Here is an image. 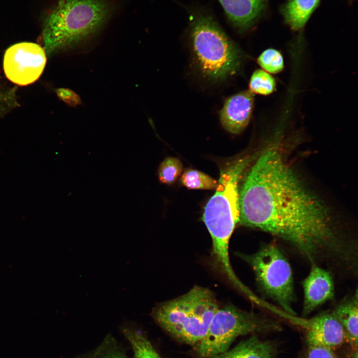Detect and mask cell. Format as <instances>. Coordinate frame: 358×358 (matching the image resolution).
Instances as JSON below:
<instances>
[{
    "label": "cell",
    "mask_w": 358,
    "mask_h": 358,
    "mask_svg": "<svg viewBox=\"0 0 358 358\" xmlns=\"http://www.w3.org/2000/svg\"><path fill=\"white\" fill-rule=\"evenodd\" d=\"M279 138L255 159L239 189V222L282 239L311 264L345 268L356 243L340 233L328 211L285 159Z\"/></svg>",
    "instance_id": "cell-1"
},
{
    "label": "cell",
    "mask_w": 358,
    "mask_h": 358,
    "mask_svg": "<svg viewBox=\"0 0 358 358\" xmlns=\"http://www.w3.org/2000/svg\"><path fill=\"white\" fill-rule=\"evenodd\" d=\"M258 156H240L220 169L217 186L204 208L202 220L211 237L215 266L227 277L234 274L229 257L230 239L240 219L239 182Z\"/></svg>",
    "instance_id": "cell-2"
},
{
    "label": "cell",
    "mask_w": 358,
    "mask_h": 358,
    "mask_svg": "<svg viewBox=\"0 0 358 358\" xmlns=\"http://www.w3.org/2000/svg\"><path fill=\"white\" fill-rule=\"evenodd\" d=\"M116 9L113 0H59L44 19L47 54L77 46L98 33Z\"/></svg>",
    "instance_id": "cell-3"
},
{
    "label": "cell",
    "mask_w": 358,
    "mask_h": 358,
    "mask_svg": "<svg viewBox=\"0 0 358 358\" xmlns=\"http://www.w3.org/2000/svg\"><path fill=\"white\" fill-rule=\"evenodd\" d=\"M218 308L210 290L195 286L178 298L157 304L151 316L172 336L195 346L205 336Z\"/></svg>",
    "instance_id": "cell-4"
},
{
    "label": "cell",
    "mask_w": 358,
    "mask_h": 358,
    "mask_svg": "<svg viewBox=\"0 0 358 358\" xmlns=\"http://www.w3.org/2000/svg\"><path fill=\"white\" fill-rule=\"evenodd\" d=\"M189 20L191 46L202 74L213 81L235 75L241 64L242 53L213 17L196 12Z\"/></svg>",
    "instance_id": "cell-5"
},
{
    "label": "cell",
    "mask_w": 358,
    "mask_h": 358,
    "mask_svg": "<svg viewBox=\"0 0 358 358\" xmlns=\"http://www.w3.org/2000/svg\"><path fill=\"white\" fill-rule=\"evenodd\" d=\"M281 330L280 323L266 315L232 306L219 307L205 336L195 347L200 358H211L229 350L240 336Z\"/></svg>",
    "instance_id": "cell-6"
},
{
    "label": "cell",
    "mask_w": 358,
    "mask_h": 358,
    "mask_svg": "<svg viewBox=\"0 0 358 358\" xmlns=\"http://www.w3.org/2000/svg\"><path fill=\"white\" fill-rule=\"evenodd\" d=\"M253 268L260 290L276 302L288 314L296 315L291 267L282 252L274 244L263 245L255 253L239 254Z\"/></svg>",
    "instance_id": "cell-7"
},
{
    "label": "cell",
    "mask_w": 358,
    "mask_h": 358,
    "mask_svg": "<svg viewBox=\"0 0 358 358\" xmlns=\"http://www.w3.org/2000/svg\"><path fill=\"white\" fill-rule=\"evenodd\" d=\"M46 63L44 49L35 43L23 42L15 44L6 50L3 65L7 79L23 86L38 79Z\"/></svg>",
    "instance_id": "cell-8"
},
{
    "label": "cell",
    "mask_w": 358,
    "mask_h": 358,
    "mask_svg": "<svg viewBox=\"0 0 358 358\" xmlns=\"http://www.w3.org/2000/svg\"><path fill=\"white\" fill-rule=\"evenodd\" d=\"M294 324L305 330L307 345L334 350L346 340L343 329L332 311H326L310 319L298 317Z\"/></svg>",
    "instance_id": "cell-9"
},
{
    "label": "cell",
    "mask_w": 358,
    "mask_h": 358,
    "mask_svg": "<svg viewBox=\"0 0 358 358\" xmlns=\"http://www.w3.org/2000/svg\"><path fill=\"white\" fill-rule=\"evenodd\" d=\"M304 301L302 315L307 316L316 308L334 296V284L330 272L316 264H311L310 272L302 282Z\"/></svg>",
    "instance_id": "cell-10"
},
{
    "label": "cell",
    "mask_w": 358,
    "mask_h": 358,
    "mask_svg": "<svg viewBox=\"0 0 358 358\" xmlns=\"http://www.w3.org/2000/svg\"><path fill=\"white\" fill-rule=\"evenodd\" d=\"M254 95L245 90L228 97L220 111L223 128L232 134L242 132L248 126L253 112Z\"/></svg>",
    "instance_id": "cell-11"
},
{
    "label": "cell",
    "mask_w": 358,
    "mask_h": 358,
    "mask_svg": "<svg viewBox=\"0 0 358 358\" xmlns=\"http://www.w3.org/2000/svg\"><path fill=\"white\" fill-rule=\"evenodd\" d=\"M218 0L232 25L240 31H244L258 19L268 0Z\"/></svg>",
    "instance_id": "cell-12"
},
{
    "label": "cell",
    "mask_w": 358,
    "mask_h": 358,
    "mask_svg": "<svg viewBox=\"0 0 358 358\" xmlns=\"http://www.w3.org/2000/svg\"><path fill=\"white\" fill-rule=\"evenodd\" d=\"M276 345L253 335L232 348L211 358H275Z\"/></svg>",
    "instance_id": "cell-13"
},
{
    "label": "cell",
    "mask_w": 358,
    "mask_h": 358,
    "mask_svg": "<svg viewBox=\"0 0 358 358\" xmlns=\"http://www.w3.org/2000/svg\"><path fill=\"white\" fill-rule=\"evenodd\" d=\"M358 291L345 298L332 311L340 323L345 340L353 349H358Z\"/></svg>",
    "instance_id": "cell-14"
},
{
    "label": "cell",
    "mask_w": 358,
    "mask_h": 358,
    "mask_svg": "<svg viewBox=\"0 0 358 358\" xmlns=\"http://www.w3.org/2000/svg\"><path fill=\"white\" fill-rule=\"evenodd\" d=\"M320 0H288L282 8L285 22L291 29H302L319 5Z\"/></svg>",
    "instance_id": "cell-15"
},
{
    "label": "cell",
    "mask_w": 358,
    "mask_h": 358,
    "mask_svg": "<svg viewBox=\"0 0 358 358\" xmlns=\"http://www.w3.org/2000/svg\"><path fill=\"white\" fill-rule=\"evenodd\" d=\"M132 348L134 358H162L146 336L139 330L128 326L123 329Z\"/></svg>",
    "instance_id": "cell-16"
},
{
    "label": "cell",
    "mask_w": 358,
    "mask_h": 358,
    "mask_svg": "<svg viewBox=\"0 0 358 358\" xmlns=\"http://www.w3.org/2000/svg\"><path fill=\"white\" fill-rule=\"evenodd\" d=\"M181 184L191 189H214L217 186V181L210 176L196 170H186L180 178Z\"/></svg>",
    "instance_id": "cell-17"
},
{
    "label": "cell",
    "mask_w": 358,
    "mask_h": 358,
    "mask_svg": "<svg viewBox=\"0 0 358 358\" xmlns=\"http://www.w3.org/2000/svg\"><path fill=\"white\" fill-rule=\"evenodd\" d=\"M183 169L181 162L173 157L165 158L160 164L158 176L160 182L171 185L181 175Z\"/></svg>",
    "instance_id": "cell-18"
},
{
    "label": "cell",
    "mask_w": 358,
    "mask_h": 358,
    "mask_svg": "<svg viewBox=\"0 0 358 358\" xmlns=\"http://www.w3.org/2000/svg\"><path fill=\"white\" fill-rule=\"evenodd\" d=\"M249 87L250 91L252 93L267 95L274 91L276 83L269 74L263 70L258 69L252 74Z\"/></svg>",
    "instance_id": "cell-19"
},
{
    "label": "cell",
    "mask_w": 358,
    "mask_h": 358,
    "mask_svg": "<svg viewBox=\"0 0 358 358\" xmlns=\"http://www.w3.org/2000/svg\"><path fill=\"white\" fill-rule=\"evenodd\" d=\"M259 65L267 72L277 74L281 72L284 67L283 57L279 51L269 48L264 52L258 58Z\"/></svg>",
    "instance_id": "cell-20"
},
{
    "label": "cell",
    "mask_w": 358,
    "mask_h": 358,
    "mask_svg": "<svg viewBox=\"0 0 358 358\" xmlns=\"http://www.w3.org/2000/svg\"><path fill=\"white\" fill-rule=\"evenodd\" d=\"M303 358H338L333 350L318 346L307 345Z\"/></svg>",
    "instance_id": "cell-21"
},
{
    "label": "cell",
    "mask_w": 358,
    "mask_h": 358,
    "mask_svg": "<svg viewBox=\"0 0 358 358\" xmlns=\"http://www.w3.org/2000/svg\"><path fill=\"white\" fill-rule=\"evenodd\" d=\"M56 91L59 98L71 107H76L82 103L79 95L69 89L59 88Z\"/></svg>",
    "instance_id": "cell-22"
},
{
    "label": "cell",
    "mask_w": 358,
    "mask_h": 358,
    "mask_svg": "<svg viewBox=\"0 0 358 358\" xmlns=\"http://www.w3.org/2000/svg\"><path fill=\"white\" fill-rule=\"evenodd\" d=\"M99 358H126L123 354L119 351L113 350L102 353Z\"/></svg>",
    "instance_id": "cell-23"
},
{
    "label": "cell",
    "mask_w": 358,
    "mask_h": 358,
    "mask_svg": "<svg viewBox=\"0 0 358 358\" xmlns=\"http://www.w3.org/2000/svg\"><path fill=\"white\" fill-rule=\"evenodd\" d=\"M348 358H358V349H353V351Z\"/></svg>",
    "instance_id": "cell-24"
}]
</instances>
